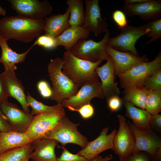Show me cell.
I'll list each match as a JSON object with an SVG mask.
<instances>
[{"label":"cell","instance_id":"obj_1","mask_svg":"<svg viewBox=\"0 0 161 161\" xmlns=\"http://www.w3.org/2000/svg\"><path fill=\"white\" fill-rule=\"evenodd\" d=\"M45 20H34L18 16H10L0 20V35L7 40L13 39L27 43L44 32Z\"/></svg>","mask_w":161,"mask_h":161},{"label":"cell","instance_id":"obj_2","mask_svg":"<svg viewBox=\"0 0 161 161\" xmlns=\"http://www.w3.org/2000/svg\"><path fill=\"white\" fill-rule=\"evenodd\" d=\"M62 59V72L79 88L87 83L99 80L95 70L102 61L93 63L80 59L69 50L64 52Z\"/></svg>","mask_w":161,"mask_h":161},{"label":"cell","instance_id":"obj_3","mask_svg":"<svg viewBox=\"0 0 161 161\" xmlns=\"http://www.w3.org/2000/svg\"><path fill=\"white\" fill-rule=\"evenodd\" d=\"M62 59L57 58L50 60L47 67L52 86L51 99L61 104L64 100L75 95L79 89L62 72Z\"/></svg>","mask_w":161,"mask_h":161},{"label":"cell","instance_id":"obj_4","mask_svg":"<svg viewBox=\"0 0 161 161\" xmlns=\"http://www.w3.org/2000/svg\"><path fill=\"white\" fill-rule=\"evenodd\" d=\"M65 116L62 105L55 109L35 115L25 133L32 141L44 138Z\"/></svg>","mask_w":161,"mask_h":161},{"label":"cell","instance_id":"obj_5","mask_svg":"<svg viewBox=\"0 0 161 161\" xmlns=\"http://www.w3.org/2000/svg\"><path fill=\"white\" fill-rule=\"evenodd\" d=\"M161 67L160 51L153 60L140 63L117 76L121 86L124 89L142 87L147 78L154 71Z\"/></svg>","mask_w":161,"mask_h":161},{"label":"cell","instance_id":"obj_6","mask_svg":"<svg viewBox=\"0 0 161 161\" xmlns=\"http://www.w3.org/2000/svg\"><path fill=\"white\" fill-rule=\"evenodd\" d=\"M98 42L89 39H81L69 50L75 56L93 63L107 60L110 56L105 50L106 43L110 34L108 30Z\"/></svg>","mask_w":161,"mask_h":161},{"label":"cell","instance_id":"obj_7","mask_svg":"<svg viewBox=\"0 0 161 161\" xmlns=\"http://www.w3.org/2000/svg\"><path fill=\"white\" fill-rule=\"evenodd\" d=\"M80 123L72 122L66 116L44 138L54 139L64 147L68 143H73L85 148L89 142L87 138L78 130Z\"/></svg>","mask_w":161,"mask_h":161},{"label":"cell","instance_id":"obj_8","mask_svg":"<svg viewBox=\"0 0 161 161\" xmlns=\"http://www.w3.org/2000/svg\"><path fill=\"white\" fill-rule=\"evenodd\" d=\"M121 30L117 36L108 38L106 46L119 51L130 52L139 56L135 47V44L140 37L149 33L150 29L146 24L140 27L127 25Z\"/></svg>","mask_w":161,"mask_h":161},{"label":"cell","instance_id":"obj_9","mask_svg":"<svg viewBox=\"0 0 161 161\" xmlns=\"http://www.w3.org/2000/svg\"><path fill=\"white\" fill-rule=\"evenodd\" d=\"M17 16L34 20L44 19L51 13L53 8L46 0H9Z\"/></svg>","mask_w":161,"mask_h":161},{"label":"cell","instance_id":"obj_10","mask_svg":"<svg viewBox=\"0 0 161 161\" xmlns=\"http://www.w3.org/2000/svg\"><path fill=\"white\" fill-rule=\"evenodd\" d=\"M127 123L134 134L136 145L134 151H143L149 154L152 161L161 159V139L151 127L140 130L134 127L129 121Z\"/></svg>","mask_w":161,"mask_h":161},{"label":"cell","instance_id":"obj_11","mask_svg":"<svg viewBox=\"0 0 161 161\" xmlns=\"http://www.w3.org/2000/svg\"><path fill=\"white\" fill-rule=\"evenodd\" d=\"M117 117L119 128L114 139L112 149L121 160L134 151L136 138L125 117L119 114Z\"/></svg>","mask_w":161,"mask_h":161},{"label":"cell","instance_id":"obj_12","mask_svg":"<svg viewBox=\"0 0 161 161\" xmlns=\"http://www.w3.org/2000/svg\"><path fill=\"white\" fill-rule=\"evenodd\" d=\"M86 9L84 21L82 27L97 36L107 30L106 18L101 16L98 0H85Z\"/></svg>","mask_w":161,"mask_h":161},{"label":"cell","instance_id":"obj_13","mask_svg":"<svg viewBox=\"0 0 161 161\" xmlns=\"http://www.w3.org/2000/svg\"><path fill=\"white\" fill-rule=\"evenodd\" d=\"M94 97L104 98L101 82L99 80L84 84L75 95L64 100L61 104L63 107L70 106L78 109L84 105L90 103L91 99Z\"/></svg>","mask_w":161,"mask_h":161},{"label":"cell","instance_id":"obj_14","mask_svg":"<svg viewBox=\"0 0 161 161\" xmlns=\"http://www.w3.org/2000/svg\"><path fill=\"white\" fill-rule=\"evenodd\" d=\"M0 109L13 131L25 133L33 116L7 101L0 104Z\"/></svg>","mask_w":161,"mask_h":161},{"label":"cell","instance_id":"obj_15","mask_svg":"<svg viewBox=\"0 0 161 161\" xmlns=\"http://www.w3.org/2000/svg\"><path fill=\"white\" fill-rule=\"evenodd\" d=\"M109 127L103 128L99 136L95 139L89 142L87 145L76 154L91 161L103 151L112 149L113 140L117 131L114 129L108 134Z\"/></svg>","mask_w":161,"mask_h":161},{"label":"cell","instance_id":"obj_16","mask_svg":"<svg viewBox=\"0 0 161 161\" xmlns=\"http://www.w3.org/2000/svg\"><path fill=\"white\" fill-rule=\"evenodd\" d=\"M105 50L113 62L115 76L123 73L140 63L148 61L145 55L137 56L130 52H121L106 46Z\"/></svg>","mask_w":161,"mask_h":161},{"label":"cell","instance_id":"obj_17","mask_svg":"<svg viewBox=\"0 0 161 161\" xmlns=\"http://www.w3.org/2000/svg\"><path fill=\"white\" fill-rule=\"evenodd\" d=\"M123 12L130 17L139 16L143 20H155L161 16V0H147L145 2L134 4H125Z\"/></svg>","mask_w":161,"mask_h":161},{"label":"cell","instance_id":"obj_18","mask_svg":"<svg viewBox=\"0 0 161 161\" xmlns=\"http://www.w3.org/2000/svg\"><path fill=\"white\" fill-rule=\"evenodd\" d=\"M0 75L8 97L16 100L24 111L30 113L26 95L25 93L24 87L21 81L16 76L15 72L5 70L0 74Z\"/></svg>","mask_w":161,"mask_h":161},{"label":"cell","instance_id":"obj_19","mask_svg":"<svg viewBox=\"0 0 161 161\" xmlns=\"http://www.w3.org/2000/svg\"><path fill=\"white\" fill-rule=\"evenodd\" d=\"M107 61L106 63L102 66H98L95 70L101 79L102 91L106 100L113 96H119L120 93L114 82L113 62L110 57Z\"/></svg>","mask_w":161,"mask_h":161},{"label":"cell","instance_id":"obj_20","mask_svg":"<svg viewBox=\"0 0 161 161\" xmlns=\"http://www.w3.org/2000/svg\"><path fill=\"white\" fill-rule=\"evenodd\" d=\"M58 142L56 140L43 138L33 141L34 148L30 159L33 161H58L55 148Z\"/></svg>","mask_w":161,"mask_h":161},{"label":"cell","instance_id":"obj_21","mask_svg":"<svg viewBox=\"0 0 161 161\" xmlns=\"http://www.w3.org/2000/svg\"><path fill=\"white\" fill-rule=\"evenodd\" d=\"M7 41L2 37H0V47L1 50L0 63L3 64L5 70L14 72L17 69L16 64L24 62L28 53L34 46L32 45L23 53H17L9 47Z\"/></svg>","mask_w":161,"mask_h":161},{"label":"cell","instance_id":"obj_22","mask_svg":"<svg viewBox=\"0 0 161 161\" xmlns=\"http://www.w3.org/2000/svg\"><path fill=\"white\" fill-rule=\"evenodd\" d=\"M90 32L82 26L70 27L55 38L57 46H61L69 50L80 40L87 39Z\"/></svg>","mask_w":161,"mask_h":161},{"label":"cell","instance_id":"obj_23","mask_svg":"<svg viewBox=\"0 0 161 161\" xmlns=\"http://www.w3.org/2000/svg\"><path fill=\"white\" fill-rule=\"evenodd\" d=\"M26 133L14 131L0 132V154L15 148L24 146L32 143Z\"/></svg>","mask_w":161,"mask_h":161},{"label":"cell","instance_id":"obj_24","mask_svg":"<svg viewBox=\"0 0 161 161\" xmlns=\"http://www.w3.org/2000/svg\"><path fill=\"white\" fill-rule=\"evenodd\" d=\"M70 10L68 7L63 14L58 13L45 18V35L55 38L70 26L69 23Z\"/></svg>","mask_w":161,"mask_h":161},{"label":"cell","instance_id":"obj_25","mask_svg":"<svg viewBox=\"0 0 161 161\" xmlns=\"http://www.w3.org/2000/svg\"><path fill=\"white\" fill-rule=\"evenodd\" d=\"M122 103L126 109L125 116L132 120V124L134 127L140 130H144L150 126L151 115L146 110L139 108L131 103L123 100Z\"/></svg>","mask_w":161,"mask_h":161},{"label":"cell","instance_id":"obj_26","mask_svg":"<svg viewBox=\"0 0 161 161\" xmlns=\"http://www.w3.org/2000/svg\"><path fill=\"white\" fill-rule=\"evenodd\" d=\"M148 91L143 87H132L125 89L122 100L136 107L145 109Z\"/></svg>","mask_w":161,"mask_h":161},{"label":"cell","instance_id":"obj_27","mask_svg":"<svg viewBox=\"0 0 161 161\" xmlns=\"http://www.w3.org/2000/svg\"><path fill=\"white\" fill-rule=\"evenodd\" d=\"M70 10L69 23L70 27L82 26L84 21V11L82 0H67Z\"/></svg>","mask_w":161,"mask_h":161},{"label":"cell","instance_id":"obj_28","mask_svg":"<svg viewBox=\"0 0 161 161\" xmlns=\"http://www.w3.org/2000/svg\"><path fill=\"white\" fill-rule=\"evenodd\" d=\"M34 148L31 143L0 154V161H28Z\"/></svg>","mask_w":161,"mask_h":161},{"label":"cell","instance_id":"obj_29","mask_svg":"<svg viewBox=\"0 0 161 161\" xmlns=\"http://www.w3.org/2000/svg\"><path fill=\"white\" fill-rule=\"evenodd\" d=\"M145 109L151 115L158 114L161 112V90L148 91Z\"/></svg>","mask_w":161,"mask_h":161},{"label":"cell","instance_id":"obj_30","mask_svg":"<svg viewBox=\"0 0 161 161\" xmlns=\"http://www.w3.org/2000/svg\"><path fill=\"white\" fill-rule=\"evenodd\" d=\"M27 94L26 95L27 101L28 106L32 109L30 113L32 115L34 114L37 115L55 109L62 105L61 104H57L53 106H48L36 100L28 92H27Z\"/></svg>","mask_w":161,"mask_h":161},{"label":"cell","instance_id":"obj_31","mask_svg":"<svg viewBox=\"0 0 161 161\" xmlns=\"http://www.w3.org/2000/svg\"><path fill=\"white\" fill-rule=\"evenodd\" d=\"M143 86L147 91L161 90V68L154 71L147 78Z\"/></svg>","mask_w":161,"mask_h":161},{"label":"cell","instance_id":"obj_32","mask_svg":"<svg viewBox=\"0 0 161 161\" xmlns=\"http://www.w3.org/2000/svg\"><path fill=\"white\" fill-rule=\"evenodd\" d=\"M150 29V32L145 35L150 40L145 44H148L153 41H156L161 37V18L150 21L147 24Z\"/></svg>","mask_w":161,"mask_h":161},{"label":"cell","instance_id":"obj_33","mask_svg":"<svg viewBox=\"0 0 161 161\" xmlns=\"http://www.w3.org/2000/svg\"><path fill=\"white\" fill-rule=\"evenodd\" d=\"M36 45L49 49H53L58 47L55 38L45 34L38 37L32 46H34Z\"/></svg>","mask_w":161,"mask_h":161},{"label":"cell","instance_id":"obj_34","mask_svg":"<svg viewBox=\"0 0 161 161\" xmlns=\"http://www.w3.org/2000/svg\"><path fill=\"white\" fill-rule=\"evenodd\" d=\"M120 161H152L150 155L143 151H134Z\"/></svg>","mask_w":161,"mask_h":161},{"label":"cell","instance_id":"obj_35","mask_svg":"<svg viewBox=\"0 0 161 161\" xmlns=\"http://www.w3.org/2000/svg\"><path fill=\"white\" fill-rule=\"evenodd\" d=\"M58 147L62 148L63 151L60 156L57 157L58 161H91L77 154L72 153L65 148L64 147Z\"/></svg>","mask_w":161,"mask_h":161},{"label":"cell","instance_id":"obj_36","mask_svg":"<svg viewBox=\"0 0 161 161\" xmlns=\"http://www.w3.org/2000/svg\"><path fill=\"white\" fill-rule=\"evenodd\" d=\"M67 107L70 111L78 112L82 117L85 119L92 117L94 113V107L90 103L84 105L78 109H74L70 106Z\"/></svg>","mask_w":161,"mask_h":161},{"label":"cell","instance_id":"obj_37","mask_svg":"<svg viewBox=\"0 0 161 161\" xmlns=\"http://www.w3.org/2000/svg\"><path fill=\"white\" fill-rule=\"evenodd\" d=\"M112 17L119 29L122 30L127 25L128 22L125 14L121 10H115L113 13Z\"/></svg>","mask_w":161,"mask_h":161},{"label":"cell","instance_id":"obj_38","mask_svg":"<svg viewBox=\"0 0 161 161\" xmlns=\"http://www.w3.org/2000/svg\"><path fill=\"white\" fill-rule=\"evenodd\" d=\"M107 101L108 107L112 112L118 110L123 104L122 100L118 96H113L110 98Z\"/></svg>","mask_w":161,"mask_h":161},{"label":"cell","instance_id":"obj_39","mask_svg":"<svg viewBox=\"0 0 161 161\" xmlns=\"http://www.w3.org/2000/svg\"><path fill=\"white\" fill-rule=\"evenodd\" d=\"M149 126L157 131H161V115L157 114L151 115L149 121Z\"/></svg>","mask_w":161,"mask_h":161},{"label":"cell","instance_id":"obj_40","mask_svg":"<svg viewBox=\"0 0 161 161\" xmlns=\"http://www.w3.org/2000/svg\"><path fill=\"white\" fill-rule=\"evenodd\" d=\"M38 87L42 96L44 97H51L52 91L47 82L44 81H41L38 84Z\"/></svg>","mask_w":161,"mask_h":161},{"label":"cell","instance_id":"obj_41","mask_svg":"<svg viewBox=\"0 0 161 161\" xmlns=\"http://www.w3.org/2000/svg\"><path fill=\"white\" fill-rule=\"evenodd\" d=\"M12 131L13 130L0 109V132H6Z\"/></svg>","mask_w":161,"mask_h":161},{"label":"cell","instance_id":"obj_42","mask_svg":"<svg viewBox=\"0 0 161 161\" xmlns=\"http://www.w3.org/2000/svg\"><path fill=\"white\" fill-rule=\"evenodd\" d=\"M8 97L0 75V104L8 101Z\"/></svg>","mask_w":161,"mask_h":161},{"label":"cell","instance_id":"obj_43","mask_svg":"<svg viewBox=\"0 0 161 161\" xmlns=\"http://www.w3.org/2000/svg\"><path fill=\"white\" fill-rule=\"evenodd\" d=\"M112 158L111 154H109L104 157L98 155L95 157L91 161H109Z\"/></svg>","mask_w":161,"mask_h":161},{"label":"cell","instance_id":"obj_44","mask_svg":"<svg viewBox=\"0 0 161 161\" xmlns=\"http://www.w3.org/2000/svg\"><path fill=\"white\" fill-rule=\"evenodd\" d=\"M147 0H125L124 4H134L141 3L146 1Z\"/></svg>","mask_w":161,"mask_h":161},{"label":"cell","instance_id":"obj_45","mask_svg":"<svg viewBox=\"0 0 161 161\" xmlns=\"http://www.w3.org/2000/svg\"><path fill=\"white\" fill-rule=\"evenodd\" d=\"M6 10L2 8L0 6V15L3 16H4L6 15Z\"/></svg>","mask_w":161,"mask_h":161},{"label":"cell","instance_id":"obj_46","mask_svg":"<svg viewBox=\"0 0 161 161\" xmlns=\"http://www.w3.org/2000/svg\"><path fill=\"white\" fill-rule=\"evenodd\" d=\"M1 36L0 35V37Z\"/></svg>","mask_w":161,"mask_h":161},{"label":"cell","instance_id":"obj_47","mask_svg":"<svg viewBox=\"0 0 161 161\" xmlns=\"http://www.w3.org/2000/svg\"><path fill=\"white\" fill-rule=\"evenodd\" d=\"M28 161H29V160Z\"/></svg>","mask_w":161,"mask_h":161},{"label":"cell","instance_id":"obj_48","mask_svg":"<svg viewBox=\"0 0 161 161\" xmlns=\"http://www.w3.org/2000/svg\"><path fill=\"white\" fill-rule=\"evenodd\" d=\"M119 161H120V160Z\"/></svg>","mask_w":161,"mask_h":161}]
</instances>
